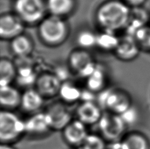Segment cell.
<instances>
[{"mask_svg": "<svg viewBox=\"0 0 150 149\" xmlns=\"http://www.w3.org/2000/svg\"><path fill=\"white\" fill-rule=\"evenodd\" d=\"M70 67L80 76L88 78L97 68L92 55L84 49L75 50L69 57Z\"/></svg>", "mask_w": 150, "mask_h": 149, "instance_id": "7", "label": "cell"}, {"mask_svg": "<svg viewBox=\"0 0 150 149\" xmlns=\"http://www.w3.org/2000/svg\"><path fill=\"white\" fill-rule=\"evenodd\" d=\"M140 45L146 48L150 49V27H144L136 32L135 36H134Z\"/></svg>", "mask_w": 150, "mask_h": 149, "instance_id": "27", "label": "cell"}, {"mask_svg": "<svg viewBox=\"0 0 150 149\" xmlns=\"http://www.w3.org/2000/svg\"><path fill=\"white\" fill-rule=\"evenodd\" d=\"M22 94L10 85L1 86L0 88V103L2 110L12 111L21 106Z\"/></svg>", "mask_w": 150, "mask_h": 149, "instance_id": "14", "label": "cell"}, {"mask_svg": "<svg viewBox=\"0 0 150 149\" xmlns=\"http://www.w3.org/2000/svg\"><path fill=\"white\" fill-rule=\"evenodd\" d=\"M68 26L62 18L51 15L40 23L38 33L42 40L50 46L63 43L68 35Z\"/></svg>", "mask_w": 150, "mask_h": 149, "instance_id": "2", "label": "cell"}, {"mask_svg": "<svg viewBox=\"0 0 150 149\" xmlns=\"http://www.w3.org/2000/svg\"><path fill=\"white\" fill-rule=\"evenodd\" d=\"M59 95L63 102L66 104H71L79 100L82 97V93L74 84L65 82L61 84Z\"/></svg>", "mask_w": 150, "mask_h": 149, "instance_id": "20", "label": "cell"}, {"mask_svg": "<svg viewBox=\"0 0 150 149\" xmlns=\"http://www.w3.org/2000/svg\"><path fill=\"white\" fill-rule=\"evenodd\" d=\"M131 9L125 2L110 0L101 4L96 11V20L105 31L113 32L127 27L129 23Z\"/></svg>", "mask_w": 150, "mask_h": 149, "instance_id": "1", "label": "cell"}, {"mask_svg": "<svg viewBox=\"0 0 150 149\" xmlns=\"http://www.w3.org/2000/svg\"><path fill=\"white\" fill-rule=\"evenodd\" d=\"M50 127L54 131H63L73 120V114L63 101L52 103L44 111Z\"/></svg>", "mask_w": 150, "mask_h": 149, "instance_id": "6", "label": "cell"}, {"mask_svg": "<svg viewBox=\"0 0 150 149\" xmlns=\"http://www.w3.org/2000/svg\"><path fill=\"white\" fill-rule=\"evenodd\" d=\"M76 41L82 49L90 48L97 44V35L88 30L82 31L78 35Z\"/></svg>", "mask_w": 150, "mask_h": 149, "instance_id": "25", "label": "cell"}, {"mask_svg": "<svg viewBox=\"0 0 150 149\" xmlns=\"http://www.w3.org/2000/svg\"><path fill=\"white\" fill-rule=\"evenodd\" d=\"M44 99L36 89H27L22 93L20 107L26 112H35L44 105Z\"/></svg>", "mask_w": 150, "mask_h": 149, "instance_id": "16", "label": "cell"}, {"mask_svg": "<svg viewBox=\"0 0 150 149\" xmlns=\"http://www.w3.org/2000/svg\"><path fill=\"white\" fill-rule=\"evenodd\" d=\"M26 133L25 122L10 110H2L0 114L1 143L11 144Z\"/></svg>", "mask_w": 150, "mask_h": 149, "instance_id": "3", "label": "cell"}, {"mask_svg": "<svg viewBox=\"0 0 150 149\" xmlns=\"http://www.w3.org/2000/svg\"><path fill=\"white\" fill-rule=\"evenodd\" d=\"M147 137L140 133L132 132L122 138L120 149H149Z\"/></svg>", "mask_w": 150, "mask_h": 149, "instance_id": "17", "label": "cell"}, {"mask_svg": "<svg viewBox=\"0 0 150 149\" xmlns=\"http://www.w3.org/2000/svg\"><path fill=\"white\" fill-rule=\"evenodd\" d=\"M109 149H120V148H109Z\"/></svg>", "mask_w": 150, "mask_h": 149, "instance_id": "30", "label": "cell"}, {"mask_svg": "<svg viewBox=\"0 0 150 149\" xmlns=\"http://www.w3.org/2000/svg\"><path fill=\"white\" fill-rule=\"evenodd\" d=\"M101 136L107 141H115L123 136L127 129V122L122 116L107 112L98 123Z\"/></svg>", "mask_w": 150, "mask_h": 149, "instance_id": "5", "label": "cell"}, {"mask_svg": "<svg viewBox=\"0 0 150 149\" xmlns=\"http://www.w3.org/2000/svg\"><path fill=\"white\" fill-rule=\"evenodd\" d=\"M86 126L79 119H73L62 131L65 141L73 147H81L88 135Z\"/></svg>", "mask_w": 150, "mask_h": 149, "instance_id": "10", "label": "cell"}, {"mask_svg": "<svg viewBox=\"0 0 150 149\" xmlns=\"http://www.w3.org/2000/svg\"><path fill=\"white\" fill-rule=\"evenodd\" d=\"M119 42V39L112 34L111 32L105 31V33L97 35L96 46L103 49H115Z\"/></svg>", "mask_w": 150, "mask_h": 149, "instance_id": "23", "label": "cell"}, {"mask_svg": "<svg viewBox=\"0 0 150 149\" xmlns=\"http://www.w3.org/2000/svg\"><path fill=\"white\" fill-rule=\"evenodd\" d=\"M18 82L22 86H29L36 83L37 78L33 72L32 68L25 66L18 69L17 71Z\"/></svg>", "mask_w": 150, "mask_h": 149, "instance_id": "26", "label": "cell"}, {"mask_svg": "<svg viewBox=\"0 0 150 149\" xmlns=\"http://www.w3.org/2000/svg\"><path fill=\"white\" fill-rule=\"evenodd\" d=\"M140 46L135 38L131 35L125 36L119 39L115 51L117 57L120 60L130 61L138 57L140 53Z\"/></svg>", "mask_w": 150, "mask_h": 149, "instance_id": "13", "label": "cell"}, {"mask_svg": "<svg viewBox=\"0 0 150 149\" xmlns=\"http://www.w3.org/2000/svg\"><path fill=\"white\" fill-rule=\"evenodd\" d=\"M14 8L16 15L30 25L41 22L47 10L43 0H15Z\"/></svg>", "mask_w": 150, "mask_h": 149, "instance_id": "4", "label": "cell"}, {"mask_svg": "<svg viewBox=\"0 0 150 149\" xmlns=\"http://www.w3.org/2000/svg\"><path fill=\"white\" fill-rule=\"evenodd\" d=\"M11 48L18 57H26L33 51V41L28 37L21 34L12 39Z\"/></svg>", "mask_w": 150, "mask_h": 149, "instance_id": "19", "label": "cell"}, {"mask_svg": "<svg viewBox=\"0 0 150 149\" xmlns=\"http://www.w3.org/2000/svg\"><path fill=\"white\" fill-rule=\"evenodd\" d=\"M36 89L44 98H51L59 95L61 84V79L55 74L45 73L37 78Z\"/></svg>", "mask_w": 150, "mask_h": 149, "instance_id": "11", "label": "cell"}, {"mask_svg": "<svg viewBox=\"0 0 150 149\" xmlns=\"http://www.w3.org/2000/svg\"><path fill=\"white\" fill-rule=\"evenodd\" d=\"M23 21L17 15L5 14L0 18V36L4 39H12L23 34Z\"/></svg>", "mask_w": 150, "mask_h": 149, "instance_id": "9", "label": "cell"}, {"mask_svg": "<svg viewBox=\"0 0 150 149\" xmlns=\"http://www.w3.org/2000/svg\"><path fill=\"white\" fill-rule=\"evenodd\" d=\"M105 74L101 69L98 67L87 78L86 86L88 89L92 93H97L102 91L105 86Z\"/></svg>", "mask_w": 150, "mask_h": 149, "instance_id": "22", "label": "cell"}, {"mask_svg": "<svg viewBox=\"0 0 150 149\" xmlns=\"http://www.w3.org/2000/svg\"><path fill=\"white\" fill-rule=\"evenodd\" d=\"M17 70L11 61L2 58L0 62V85L5 86L10 85L17 77Z\"/></svg>", "mask_w": 150, "mask_h": 149, "instance_id": "21", "label": "cell"}, {"mask_svg": "<svg viewBox=\"0 0 150 149\" xmlns=\"http://www.w3.org/2000/svg\"><path fill=\"white\" fill-rule=\"evenodd\" d=\"M146 0H125L126 4L128 5H131L134 7H140L146 2Z\"/></svg>", "mask_w": 150, "mask_h": 149, "instance_id": "28", "label": "cell"}, {"mask_svg": "<svg viewBox=\"0 0 150 149\" xmlns=\"http://www.w3.org/2000/svg\"><path fill=\"white\" fill-rule=\"evenodd\" d=\"M0 149H16V148L11 144H7V143H1V145H0Z\"/></svg>", "mask_w": 150, "mask_h": 149, "instance_id": "29", "label": "cell"}, {"mask_svg": "<svg viewBox=\"0 0 150 149\" xmlns=\"http://www.w3.org/2000/svg\"><path fill=\"white\" fill-rule=\"evenodd\" d=\"M105 105L109 112L121 116L130 110L132 100L127 92L117 89L111 91L107 95Z\"/></svg>", "mask_w": 150, "mask_h": 149, "instance_id": "8", "label": "cell"}, {"mask_svg": "<svg viewBox=\"0 0 150 149\" xmlns=\"http://www.w3.org/2000/svg\"><path fill=\"white\" fill-rule=\"evenodd\" d=\"M103 112L100 106L92 101H85L80 104L76 110L77 119L86 126L98 124Z\"/></svg>", "mask_w": 150, "mask_h": 149, "instance_id": "12", "label": "cell"}, {"mask_svg": "<svg viewBox=\"0 0 150 149\" xmlns=\"http://www.w3.org/2000/svg\"><path fill=\"white\" fill-rule=\"evenodd\" d=\"M106 141L96 134H88L83 142L81 149H107Z\"/></svg>", "mask_w": 150, "mask_h": 149, "instance_id": "24", "label": "cell"}, {"mask_svg": "<svg viewBox=\"0 0 150 149\" xmlns=\"http://www.w3.org/2000/svg\"><path fill=\"white\" fill-rule=\"evenodd\" d=\"M74 5V0H47L46 4L51 15L61 18L73 11Z\"/></svg>", "mask_w": 150, "mask_h": 149, "instance_id": "18", "label": "cell"}, {"mask_svg": "<svg viewBox=\"0 0 150 149\" xmlns=\"http://www.w3.org/2000/svg\"><path fill=\"white\" fill-rule=\"evenodd\" d=\"M26 133L30 135H44L51 130L44 112H38L26 119Z\"/></svg>", "mask_w": 150, "mask_h": 149, "instance_id": "15", "label": "cell"}]
</instances>
